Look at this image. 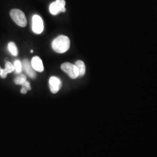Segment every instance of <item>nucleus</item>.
Segmentation results:
<instances>
[{"label":"nucleus","mask_w":157,"mask_h":157,"mask_svg":"<svg viewBox=\"0 0 157 157\" xmlns=\"http://www.w3.org/2000/svg\"><path fill=\"white\" fill-rule=\"evenodd\" d=\"M52 47L57 53H65L69 49L70 40L66 36H59L56 39L53 40L52 43Z\"/></svg>","instance_id":"1"},{"label":"nucleus","mask_w":157,"mask_h":157,"mask_svg":"<svg viewBox=\"0 0 157 157\" xmlns=\"http://www.w3.org/2000/svg\"><path fill=\"white\" fill-rule=\"evenodd\" d=\"M10 16L15 23L24 28L27 25V19L23 12L20 10L13 9L10 12Z\"/></svg>","instance_id":"2"},{"label":"nucleus","mask_w":157,"mask_h":157,"mask_svg":"<svg viewBox=\"0 0 157 157\" xmlns=\"http://www.w3.org/2000/svg\"><path fill=\"white\" fill-rule=\"evenodd\" d=\"M61 69L65 73H67L69 77L72 78H78L79 73L78 67L75 65H73L69 62H65L62 63Z\"/></svg>","instance_id":"3"},{"label":"nucleus","mask_w":157,"mask_h":157,"mask_svg":"<svg viewBox=\"0 0 157 157\" xmlns=\"http://www.w3.org/2000/svg\"><path fill=\"white\" fill-rule=\"evenodd\" d=\"M32 30L34 33L39 34H41L44 30V24L41 17L35 15L32 19Z\"/></svg>","instance_id":"4"},{"label":"nucleus","mask_w":157,"mask_h":157,"mask_svg":"<svg viewBox=\"0 0 157 157\" xmlns=\"http://www.w3.org/2000/svg\"><path fill=\"white\" fill-rule=\"evenodd\" d=\"M62 87L61 80L57 77L52 76L49 79V87L51 92L53 94L57 93Z\"/></svg>","instance_id":"5"},{"label":"nucleus","mask_w":157,"mask_h":157,"mask_svg":"<svg viewBox=\"0 0 157 157\" xmlns=\"http://www.w3.org/2000/svg\"><path fill=\"white\" fill-rule=\"evenodd\" d=\"M22 64L23 70L30 78H36V74L34 71V69L32 67L31 63H30L28 59H24Z\"/></svg>","instance_id":"6"},{"label":"nucleus","mask_w":157,"mask_h":157,"mask_svg":"<svg viewBox=\"0 0 157 157\" xmlns=\"http://www.w3.org/2000/svg\"><path fill=\"white\" fill-rule=\"evenodd\" d=\"M31 65L32 66V67L33 68L34 70L37 72H42L44 71L43 63L41 59L39 56H34L32 59Z\"/></svg>","instance_id":"7"},{"label":"nucleus","mask_w":157,"mask_h":157,"mask_svg":"<svg viewBox=\"0 0 157 157\" xmlns=\"http://www.w3.org/2000/svg\"><path fill=\"white\" fill-rule=\"evenodd\" d=\"M14 70H15V67L11 63L9 62H6L4 69H2L0 67V76L2 78H6L8 73H11Z\"/></svg>","instance_id":"8"},{"label":"nucleus","mask_w":157,"mask_h":157,"mask_svg":"<svg viewBox=\"0 0 157 157\" xmlns=\"http://www.w3.org/2000/svg\"><path fill=\"white\" fill-rule=\"evenodd\" d=\"M75 65L78 69V73H79L78 77H83L86 73V66L84 62L82 61L79 60L76 62Z\"/></svg>","instance_id":"9"},{"label":"nucleus","mask_w":157,"mask_h":157,"mask_svg":"<svg viewBox=\"0 0 157 157\" xmlns=\"http://www.w3.org/2000/svg\"><path fill=\"white\" fill-rule=\"evenodd\" d=\"M49 10H50L51 13L53 15H56L59 14L60 12H61L59 6L57 4V3L56 1L53 2L51 4L50 7H49Z\"/></svg>","instance_id":"10"},{"label":"nucleus","mask_w":157,"mask_h":157,"mask_svg":"<svg viewBox=\"0 0 157 157\" xmlns=\"http://www.w3.org/2000/svg\"><path fill=\"white\" fill-rule=\"evenodd\" d=\"M8 49L13 56H17L18 54V50L17 45L13 42H10L8 44Z\"/></svg>","instance_id":"11"},{"label":"nucleus","mask_w":157,"mask_h":157,"mask_svg":"<svg viewBox=\"0 0 157 157\" xmlns=\"http://www.w3.org/2000/svg\"><path fill=\"white\" fill-rule=\"evenodd\" d=\"M26 81V77L24 75H23V74H21L19 76H18L14 80V82H15V84H18V85H21V86Z\"/></svg>","instance_id":"12"},{"label":"nucleus","mask_w":157,"mask_h":157,"mask_svg":"<svg viewBox=\"0 0 157 157\" xmlns=\"http://www.w3.org/2000/svg\"><path fill=\"white\" fill-rule=\"evenodd\" d=\"M13 66L15 67V70L17 73H21L22 71V64L19 60H16L14 62Z\"/></svg>","instance_id":"13"},{"label":"nucleus","mask_w":157,"mask_h":157,"mask_svg":"<svg viewBox=\"0 0 157 157\" xmlns=\"http://www.w3.org/2000/svg\"><path fill=\"white\" fill-rule=\"evenodd\" d=\"M56 3L59 6L61 12H65L66 11L65 9V0H56Z\"/></svg>","instance_id":"14"},{"label":"nucleus","mask_w":157,"mask_h":157,"mask_svg":"<svg viewBox=\"0 0 157 157\" xmlns=\"http://www.w3.org/2000/svg\"><path fill=\"white\" fill-rule=\"evenodd\" d=\"M22 86L23 87H25L28 90H30L32 89L30 83L28 81H27V80L22 85Z\"/></svg>","instance_id":"15"},{"label":"nucleus","mask_w":157,"mask_h":157,"mask_svg":"<svg viewBox=\"0 0 157 157\" xmlns=\"http://www.w3.org/2000/svg\"><path fill=\"white\" fill-rule=\"evenodd\" d=\"M28 91V90H27L25 87H22V89L21 90V93H22V94H26V93H27Z\"/></svg>","instance_id":"16"},{"label":"nucleus","mask_w":157,"mask_h":157,"mask_svg":"<svg viewBox=\"0 0 157 157\" xmlns=\"http://www.w3.org/2000/svg\"><path fill=\"white\" fill-rule=\"evenodd\" d=\"M31 52L33 53V50H31Z\"/></svg>","instance_id":"17"}]
</instances>
